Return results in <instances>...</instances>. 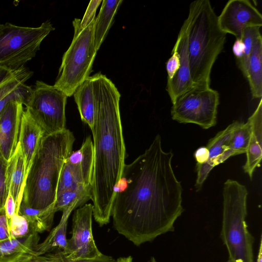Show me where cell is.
<instances>
[{
  "instance_id": "obj_1",
  "label": "cell",
  "mask_w": 262,
  "mask_h": 262,
  "mask_svg": "<svg viewBox=\"0 0 262 262\" xmlns=\"http://www.w3.org/2000/svg\"><path fill=\"white\" fill-rule=\"evenodd\" d=\"M173 156L171 150H163L157 135L143 154L124 166L111 216L117 232L136 246L173 231L184 211Z\"/></svg>"
},
{
  "instance_id": "obj_2",
  "label": "cell",
  "mask_w": 262,
  "mask_h": 262,
  "mask_svg": "<svg viewBox=\"0 0 262 262\" xmlns=\"http://www.w3.org/2000/svg\"><path fill=\"white\" fill-rule=\"evenodd\" d=\"M93 76L96 108L91 200L93 216L100 226L110 222L115 186L125 165V147L119 109L120 94L101 73Z\"/></svg>"
},
{
  "instance_id": "obj_3",
  "label": "cell",
  "mask_w": 262,
  "mask_h": 262,
  "mask_svg": "<svg viewBox=\"0 0 262 262\" xmlns=\"http://www.w3.org/2000/svg\"><path fill=\"white\" fill-rule=\"evenodd\" d=\"M75 140L66 128L43 136L26 179L21 202L26 206L39 210L54 207L60 173Z\"/></svg>"
},
{
  "instance_id": "obj_4",
  "label": "cell",
  "mask_w": 262,
  "mask_h": 262,
  "mask_svg": "<svg viewBox=\"0 0 262 262\" xmlns=\"http://www.w3.org/2000/svg\"><path fill=\"white\" fill-rule=\"evenodd\" d=\"M187 51L194 86L210 87L211 72L223 50L226 33L220 28L217 16L209 0H196L189 6Z\"/></svg>"
},
{
  "instance_id": "obj_5",
  "label": "cell",
  "mask_w": 262,
  "mask_h": 262,
  "mask_svg": "<svg viewBox=\"0 0 262 262\" xmlns=\"http://www.w3.org/2000/svg\"><path fill=\"white\" fill-rule=\"evenodd\" d=\"M221 237L229 259L234 262H253L254 238L247 228L248 190L239 182L228 179L224 184Z\"/></svg>"
},
{
  "instance_id": "obj_6",
  "label": "cell",
  "mask_w": 262,
  "mask_h": 262,
  "mask_svg": "<svg viewBox=\"0 0 262 262\" xmlns=\"http://www.w3.org/2000/svg\"><path fill=\"white\" fill-rule=\"evenodd\" d=\"M95 18L85 28H80L81 19L73 21V40L62 56L58 75L54 86L67 97L73 95L76 88L90 76L97 51L94 46Z\"/></svg>"
},
{
  "instance_id": "obj_7",
  "label": "cell",
  "mask_w": 262,
  "mask_h": 262,
  "mask_svg": "<svg viewBox=\"0 0 262 262\" xmlns=\"http://www.w3.org/2000/svg\"><path fill=\"white\" fill-rule=\"evenodd\" d=\"M55 29L49 20L37 27L0 24V66L17 69L33 58L42 40Z\"/></svg>"
},
{
  "instance_id": "obj_8",
  "label": "cell",
  "mask_w": 262,
  "mask_h": 262,
  "mask_svg": "<svg viewBox=\"0 0 262 262\" xmlns=\"http://www.w3.org/2000/svg\"><path fill=\"white\" fill-rule=\"evenodd\" d=\"M219 103L217 91L210 87L195 86L172 103L171 118L181 123H193L209 129L216 123Z\"/></svg>"
},
{
  "instance_id": "obj_9",
  "label": "cell",
  "mask_w": 262,
  "mask_h": 262,
  "mask_svg": "<svg viewBox=\"0 0 262 262\" xmlns=\"http://www.w3.org/2000/svg\"><path fill=\"white\" fill-rule=\"evenodd\" d=\"M67 97L53 85L40 80L36 81L26 110L42 129L45 135L66 129Z\"/></svg>"
},
{
  "instance_id": "obj_10",
  "label": "cell",
  "mask_w": 262,
  "mask_h": 262,
  "mask_svg": "<svg viewBox=\"0 0 262 262\" xmlns=\"http://www.w3.org/2000/svg\"><path fill=\"white\" fill-rule=\"evenodd\" d=\"M93 205L86 204L77 209L73 215L71 237L64 249L59 251L66 259L93 258L102 254L94 241L92 233Z\"/></svg>"
},
{
  "instance_id": "obj_11",
  "label": "cell",
  "mask_w": 262,
  "mask_h": 262,
  "mask_svg": "<svg viewBox=\"0 0 262 262\" xmlns=\"http://www.w3.org/2000/svg\"><path fill=\"white\" fill-rule=\"evenodd\" d=\"M221 29L240 39L243 29L248 26H262V15L248 0H230L217 16Z\"/></svg>"
},
{
  "instance_id": "obj_12",
  "label": "cell",
  "mask_w": 262,
  "mask_h": 262,
  "mask_svg": "<svg viewBox=\"0 0 262 262\" xmlns=\"http://www.w3.org/2000/svg\"><path fill=\"white\" fill-rule=\"evenodd\" d=\"M33 72L25 66L11 69L0 66V113L10 101L15 100L26 106L31 96L33 89L26 82Z\"/></svg>"
},
{
  "instance_id": "obj_13",
  "label": "cell",
  "mask_w": 262,
  "mask_h": 262,
  "mask_svg": "<svg viewBox=\"0 0 262 262\" xmlns=\"http://www.w3.org/2000/svg\"><path fill=\"white\" fill-rule=\"evenodd\" d=\"M23 104L9 101L0 113V152L8 161L14 152L18 142Z\"/></svg>"
},
{
  "instance_id": "obj_14",
  "label": "cell",
  "mask_w": 262,
  "mask_h": 262,
  "mask_svg": "<svg viewBox=\"0 0 262 262\" xmlns=\"http://www.w3.org/2000/svg\"><path fill=\"white\" fill-rule=\"evenodd\" d=\"M235 123L236 121L233 122L208 141L206 146L209 151L208 161L203 164H196L197 177L195 187L198 190L202 188L211 170L232 156L230 140Z\"/></svg>"
},
{
  "instance_id": "obj_15",
  "label": "cell",
  "mask_w": 262,
  "mask_h": 262,
  "mask_svg": "<svg viewBox=\"0 0 262 262\" xmlns=\"http://www.w3.org/2000/svg\"><path fill=\"white\" fill-rule=\"evenodd\" d=\"M187 24L186 18L176 41L180 58L179 68L174 77L167 81L166 91L172 103L177 97L194 86L191 76L188 56Z\"/></svg>"
},
{
  "instance_id": "obj_16",
  "label": "cell",
  "mask_w": 262,
  "mask_h": 262,
  "mask_svg": "<svg viewBox=\"0 0 262 262\" xmlns=\"http://www.w3.org/2000/svg\"><path fill=\"white\" fill-rule=\"evenodd\" d=\"M44 135L42 129L28 111L24 110L21 117L18 143L24 156L26 178Z\"/></svg>"
},
{
  "instance_id": "obj_17",
  "label": "cell",
  "mask_w": 262,
  "mask_h": 262,
  "mask_svg": "<svg viewBox=\"0 0 262 262\" xmlns=\"http://www.w3.org/2000/svg\"><path fill=\"white\" fill-rule=\"evenodd\" d=\"M251 127V135L246 152V161L243 166L245 172L251 179L253 172L259 166L262 158V99L247 120Z\"/></svg>"
},
{
  "instance_id": "obj_18",
  "label": "cell",
  "mask_w": 262,
  "mask_h": 262,
  "mask_svg": "<svg viewBox=\"0 0 262 262\" xmlns=\"http://www.w3.org/2000/svg\"><path fill=\"white\" fill-rule=\"evenodd\" d=\"M94 161L71 164L66 160L61 170L56 196L62 192L80 185L92 186Z\"/></svg>"
},
{
  "instance_id": "obj_19",
  "label": "cell",
  "mask_w": 262,
  "mask_h": 262,
  "mask_svg": "<svg viewBox=\"0 0 262 262\" xmlns=\"http://www.w3.org/2000/svg\"><path fill=\"white\" fill-rule=\"evenodd\" d=\"M6 178L8 192L15 202V213L18 214L26 179L24 156L18 142L14 152L8 161Z\"/></svg>"
},
{
  "instance_id": "obj_20",
  "label": "cell",
  "mask_w": 262,
  "mask_h": 262,
  "mask_svg": "<svg viewBox=\"0 0 262 262\" xmlns=\"http://www.w3.org/2000/svg\"><path fill=\"white\" fill-rule=\"evenodd\" d=\"M73 95L82 121L89 125L92 132L96 108L93 76H89L80 84L75 90Z\"/></svg>"
},
{
  "instance_id": "obj_21",
  "label": "cell",
  "mask_w": 262,
  "mask_h": 262,
  "mask_svg": "<svg viewBox=\"0 0 262 262\" xmlns=\"http://www.w3.org/2000/svg\"><path fill=\"white\" fill-rule=\"evenodd\" d=\"M39 241L38 233L33 232L23 237L0 241V261L14 262L24 254H32Z\"/></svg>"
},
{
  "instance_id": "obj_22",
  "label": "cell",
  "mask_w": 262,
  "mask_h": 262,
  "mask_svg": "<svg viewBox=\"0 0 262 262\" xmlns=\"http://www.w3.org/2000/svg\"><path fill=\"white\" fill-rule=\"evenodd\" d=\"M77 207L76 205H73L62 211L59 223L52 230L43 242L35 247L31 254L40 255L56 249L59 251L64 249L67 242L66 234L68 219L72 210Z\"/></svg>"
},
{
  "instance_id": "obj_23",
  "label": "cell",
  "mask_w": 262,
  "mask_h": 262,
  "mask_svg": "<svg viewBox=\"0 0 262 262\" xmlns=\"http://www.w3.org/2000/svg\"><path fill=\"white\" fill-rule=\"evenodd\" d=\"M244 77L247 79L254 99L262 96V37L256 41L249 56Z\"/></svg>"
},
{
  "instance_id": "obj_24",
  "label": "cell",
  "mask_w": 262,
  "mask_h": 262,
  "mask_svg": "<svg viewBox=\"0 0 262 262\" xmlns=\"http://www.w3.org/2000/svg\"><path fill=\"white\" fill-rule=\"evenodd\" d=\"M122 0H104L96 17L94 30V46L97 52L112 25L115 14Z\"/></svg>"
},
{
  "instance_id": "obj_25",
  "label": "cell",
  "mask_w": 262,
  "mask_h": 262,
  "mask_svg": "<svg viewBox=\"0 0 262 262\" xmlns=\"http://www.w3.org/2000/svg\"><path fill=\"white\" fill-rule=\"evenodd\" d=\"M55 213L53 208L45 210L35 209L26 206L22 202L18 212L28 221L32 230L38 233L49 230Z\"/></svg>"
},
{
  "instance_id": "obj_26",
  "label": "cell",
  "mask_w": 262,
  "mask_h": 262,
  "mask_svg": "<svg viewBox=\"0 0 262 262\" xmlns=\"http://www.w3.org/2000/svg\"><path fill=\"white\" fill-rule=\"evenodd\" d=\"M92 196V186L80 185L63 191L56 196L53 209L56 213L73 205L78 207L86 202Z\"/></svg>"
},
{
  "instance_id": "obj_27",
  "label": "cell",
  "mask_w": 262,
  "mask_h": 262,
  "mask_svg": "<svg viewBox=\"0 0 262 262\" xmlns=\"http://www.w3.org/2000/svg\"><path fill=\"white\" fill-rule=\"evenodd\" d=\"M251 135L249 122L236 121L231 135L230 147L232 156L246 153Z\"/></svg>"
},
{
  "instance_id": "obj_28",
  "label": "cell",
  "mask_w": 262,
  "mask_h": 262,
  "mask_svg": "<svg viewBox=\"0 0 262 262\" xmlns=\"http://www.w3.org/2000/svg\"><path fill=\"white\" fill-rule=\"evenodd\" d=\"M260 27L248 26L245 28L242 33L241 39L244 43L245 49L241 58L236 60L238 68L244 76L247 62L257 39L261 36Z\"/></svg>"
},
{
  "instance_id": "obj_29",
  "label": "cell",
  "mask_w": 262,
  "mask_h": 262,
  "mask_svg": "<svg viewBox=\"0 0 262 262\" xmlns=\"http://www.w3.org/2000/svg\"><path fill=\"white\" fill-rule=\"evenodd\" d=\"M10 229L11 237L13 238L23 237L34 232L26 218L16 213L12 216Z\"/></svg>"
},
{
  "instance_id": "obj_30",
  "label": "cell",
  "mask_w": 262,
  "mask_h": 262,
  "mask_svg": "<svg viewBox=\"0 0 262 262\" xmlns=\"http://www.w3.org/2000/svg\"><path fill=\"white\" fill-rule=\"evenodd\" d=\"M8 161L0 152V212L5 209L6 200L8 195L6 171Z\"/></svg>"
},
{
  "instance_id": "obj_31",
  "label": "cell",
  "mask_w": 262,
  "mask_h": 262,
  "mask_svg": "<svg viewBox=\"0 0 262 262\" xmlns=\"http://www.w3.org/2000/svg\"><path fill=\"white\" fill-rule=\"evenodd\" d=\"M180 64V58L176 42L172 50L171 55L166 63L167 80H170L174 77L179 68Z\"/></svg>"
},
{
  "instance_id": "obj_32",
  "label": "cell",
  "mask_w": 262,
  "mask_h": 262,
  "mask_svg": "<svg viewBox=\"0 0 262 262\" xmlns=\"http://www.w3.org/2000/svg\"><path fill=\"white\" fill-rule=\"evenodd\" d=\"M14 262H57V260L54 253L40 255L26 253Z\"/></svg>"
},
{
  "instance_id": "obj_33",
  "label": "cell",
  "mask_w": 262,
  "mask_h": 262,
  "mask_svg": "<svg viewBox=\"0 0 262 262\" xmlns=\"http://www.w3.org/2000/svg\"><path fill=\"white\" fill-rule=\"evenodd\" d=\"M101 1H91L83 18L80 22V28L81 29L87 27L95 18L97 8Z\"/></svg>"
},
{
  "instance_id": "obj_34",
  "label": "cell",
  "mask_w": 262,
  "mask_h": 262,
  "mask_svg": "<svg viewBox=\"0 0 262 262\" xmlns=\"http://www.w3.org/2000/svg\"><path fill=\"white\" fill-rule=\"evenodd\" d=\"M57 262H117L111 256L102 254L101 255L93 258H84L76 260H69L66 259L60 253L59 251L54 253Z\"/></svg>"
},
{
  "instance_id": "obj_35",
  "label": "cell",
  "mask_w": 262,
  "mask_h": 262,
  "mask_svg": "<svg viewBox=\"0 0 262 262\" xmlns=\"http://www.w3.org/2000/svg\"><path fill=\"white\" fill-rule=\"evenodd\" d=\"M11 237L10 230L5 210L0 212V241Z\"/></svg>"
},
{
  "instance_id": "obj_36",
  "label": "cell",
  "mask_w": 262,
  "mask_h": 262,
  "mask_svg": "<svg viewBox=\"0 0 262 262\" xmlns=\"http://www.w3.org/2000/svg\"><path fill=\"white\" fill-rule=\"evenodd\" d=\"M4 208L10 227L12 216L15 213L16 204L13 197L9 193H8V196L6 200Z\"/></svg>"
},
{
  "instance_id": "obj_37",
  "label": "cell",
  "mask_w": 262,
  "mask_h": 262,
  "mask_svg": "<svg viewBox=\"0 0 262 262\" xmlns=\"http://www.w3.org/2000/svg\"><path fill=\"white\" fill-rule=\"evenodd\" d=\"M196 164L201 165L206 163L209 159V151L206 146L198 148L194 153Z\"/></svg>"
},
{
  "instance_id": "obj_38",
  "label": "cell",
  "mask_w": 262,
  "mask_h": 262,
  "mask_svg": "<svg viewBox=\"0 0 262 262\" xmlns=\"http://www.w3.org/2000/svg\"><path fill=\"white\" fill-rule=\"evenodd\" d=\"M244 49L245 47L242 40L241 39H236L233 46L232 51L236 60L241 58L243 54Z\"/></svg>"
},
{
  "instance_id": "obj_39",
  "label": "cell",
  "mask_w": 262,
  "mask_h": 262,
  "mask_svg": "<svg viewBox=\"0 0 262 262\" xmlns=\"http://www.w3.org/2000/svg\"><path fill=\"white\" fill-rule=\"evenodd\" d=\"M256 262H262V240L260 241L259 251Z\"/></svg>"
},
{
  "instance_id": "obj_40",
  "label": "cell",
  "mask_w": 262,
  "mask_h": 262,
  "mask_svg": "<svg viewBox=\"0 0 262 262\" xmlns=\"http://www.w3.org/2000/svg\"><path fill=\"white\" fill-rule=\"evenodd\" d=\"M117 262H132L133 258L131 256L119 257L117 259Z\"/></svg>"
},
{
  "instance_id": "obj_41",
  "label": "cell",
  "mask_w": 262,
  "mask_h": 262,
  "mask_svg": "<svg viewBox=\"0 0 262 262\" xmlns=\"http://www.w3.org/2000/svg\"><path fill=\"white\" fill-rule=\"evenodd\" d=\"M148 262H157L155 258L152 257L148 261Z\"/></svg>"
},
{
  "instance_id": "obj_42",
  "label": "cell",
  "mask_w": 262,
  "mask_h": 262,
  "mask_svg": "<svg viewBox=\"0 0 262 262\" xmlns=\"http://www.w3.org/2000/svg\"><path fill=\"white\" fill-rule=\"evenodd\" d=\"M227 262H234L232 260H230V259H229Z\"/></svg>"
},
{
  "instance_id": "obj_43",
  "label": "cell",
  "mask_w": 262,
  "mask_h": 262,
  "mask_svg": "<svg viewBox=\"0 0 262 262\" xmlns=\"http://www.w3.org/2000/svg\"><path fill=\"white\" fill-rule=\"evenodd\" d=\"M1 262V261H0Z\"/></svg>"
}]
</instances>
